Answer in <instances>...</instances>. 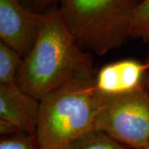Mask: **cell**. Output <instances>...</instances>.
<instances>
[{
    "instance_id": "7c38bea8",
    "label": "cell",
    "mask_w": 149,
    "mask_h": 149,
    "mask_svg": "<svg viewBox=\"0 0 149 149\" xmlns=\"http://www.w3.org/2000/svg\"><path fill=\"white\" fill-rule=\"evenodd\" d=\"M23 4L38 14H45L57 8L61 0H21Z\"/></svg>"
},
{
    "instance_id": "5bb4252c",
    "label": "cell",
    "mask_w": 149,
    "mask_h": 149,
    "mask_svg": "<svg viewBox=\"0 0 149 149\" xmlns=\"http://www.w3.org/2000/svg\"><path fill=\"white\" fill-rule=\"evenodd\" d=\"M146 62L148 63V67H149V57H148V59L147 60V61H146Z\"/></svg>"
},
{
    "instance_id": "4fadbf2b",
    "label": "cell",
    "mask_w": 149,
    "mask_h": 149,
    "mask_svg": "<svg viewBox=\"0 0 149 149\" xmlns=\"http://www.w3.org/2000/svg\"><path fill=\"white\" fill-rule=\"evenodd\" d=\"M143 85L145 87V89L147 90L148 93L149 94V71L147 73L146 76H145V79L143 81Z\"/></svg>"
},
{
    "instance_id": "9a60e30c",
    "label": "cell",
    "mask_w": 149,
    "mask_h": 149,
    "mask_svg": "<svg viewBox=\"0 0 149 149\" xmlns=\"http://www.w3.org/2000/svg\"><path fill=\"white\" fill-rule=\"evenodd\" d=\"M144 149H149V146H148V147H147V148H145Z\"/></svg>"
},
{
    "instance_id": "30bf717a",
    "label": "cell",
    "mask_w": 149,
    "mask_h": 149,
    "mask_svg": "<svg viewBox=\"0 0 149 149\" xmlns=\"http://www.w3.org/2000/svg\"><path fill=\"white\" fill-rule=\"evenodd\" d=\"M130 38L149 41V0H142L133 10L130 29Z\"/></svg>"
},
{
    "instance_id": "6da1fadb",
    "label": "cell",
    "mask_w": 149,
    "mask_h": 149,
    "mask_svg": "<svg viewBox=\"0 0 149 149\" xmlns=\"http://www.w3.org/2000/svg\"><path fill=\"white\" fill-rule=\"evenodd\" d=\"M89 72H93L90 56L76 42L58 8L42 14L37 40L17 72V85L41 101Z\"/></svg>"
},
{
    "instance_id": "277c9868",
    "label": "cell",
    "mask_w": 149,
    "mask_h": 149,
    "mask_svg": "<svg viewBox=\"0 0 149 149\" xmlns=\"http://www.w3.org/2000/svg\"><path fill=\"white\" fill-rule=\"evenodd\" d=\"M100 130L133 149L149 146V94L144 85L117 96H106L97 114Z\"/></svg>"
},
{
    "instance_id": "2e32d148",
    "label": "cell",
    "mask_w": 149,
    "mask_h": 149,
    "mask_svg": "<svg viewBox=\"0 0 149 149\" xmlns=\"http://www.w3.org/2000/svg\"><path fill=\"white\" fill-rule=\"evenodd\" d=\"M138 1H139V2H141V1H142V0H138Z\"/></svg>"
},
{
    "instance_id": "7a4b0ae2",
    "label": "cell",
    "mask_w": 149,
    "mask_h": 149,
    "mask_svg": "<svg viewBox=\"0 0 149 149\" xmlns=\"http://www.w3.org/2000/svg\"><path fill=\"white\" fill-rule=\"evenodd\" d=\"M106 96L97 90L93 72L74 77L43 98L35 137L40 149H68L95 130Z\"/></svg>"
},
{
    "instance_id": "9c48e42d",
    "label": "cell",
    "mask_w": 149,
    "mask_h": 149,
    "mask_svg": "<svg viewBox=\"0 0 149 149\" xmlns=\"http://www.w3.org/2000/svg\"><path fill=\"white\" fill-rule=\"evenodd\" d=\"M68 149H127L105 133L91 130L76 139Z\"/></svg>"
},
{
    "instance_id": "8992f818",
    "label": "cell",
    "mask_w": 149,
    "mask_h": 149,
    "mask_svg": "<svg viewBox=\"0 0 149 149\" xmlns=\"http://www.w3.org/2000/svg\"><path fill=\"white\" fill-rule=\"evenodd\" d=\"M40 101L15 85H0V133L35 135Z\"/></svg>"
},
{
    "instance_id": "ba28073f",
    "label": "cell",
    "mask_w": 149,
    "mask_h": 149,
    "mask_svg": "<svg viewBox=\"0 0 149 149\" xmlns=\"http://www.w3.org/2000/svg\"><path fill=\"white\" fill-rule=\"evenodd\" d=\"M23 57L0 42V85H15Z\"/></svg>"
},
{
    "instance_id": "52a82bcc",
    "label": "cell",
    "mask_w": 149,
    "mask_h": 149,
    "mask_svg": "<svg viewBox=\"0 0 149 149\" xmlns=\"http://www.w3.org/2000/svg\"><path fill=\"white\" fill-rule=\"evenodd\" d=\"M149 71L147 62L133 59L120 60L105 65L95 76L97 90L105 96H117L136 91L143 85Z\"/></svg>"
},
{
    "instance_id": "8fae6325",
    "label": "cell",
    "mask_w": 149,
    "mask_h": 149,
    "mask_svg": "<svg viewBox=\"0 0 149 149\" xmlns=\"http://www.w3.org/2000/svg\"><path fill=\"white\" fill-rule=\"evenodd\" d=\"M0 149H40L35 135L17 133L2 135Z\"/></svg>"
},
{
    "instance_id": "3957f363",
    "label": "cell",
    "mask_w": 149,
    "mask_h": 149,
    "mask_svg": "<svg viewBox=\"0 0 149 149\" xmlns=\"http://www.w3.org/2000/svg\"><path fill=\"white\" fill-rule=\"evenodd\" d=\"M138 0H61L58 9L85 52L104 56L130 39Z\"/></svg>"
},
{
    "instance_id": "5b68a950",
    "label": "cell",
    "mask_w": 149,
    "mask_h": 149,
    "mask_svg": "<svg viewBox=\"0 0 149 149\" xmlns=\"http://www.w3.org/2000/svg\"><path fill=\"white\" fill-rule=\"evenodd\" d=\"M42 15L21 0H0V42L24 58L37 40Z\"/></svg>"
}]
</instances>
